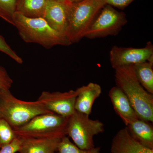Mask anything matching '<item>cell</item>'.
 <instances>
[{
  "label": "cell",
  "instance_id": "cell-1",
  "mask_svg": "<svg viewBox=\"0 0 153 153\" xmlns=\"http://www.w3.org/2000/svg\"><path fill=\"white\" fill-rule=\"evenodd\" d=\"M114 70L116 86L125 94L139 118L152 123L153 94L141 85L133 65L122 66Z\"/></svg>",
  "mask_w": 153,
  "mask_h": 153
},
{
  "label": "cell",
  "instance_id": "cell-2",
  "mask_svg": "<svg viewBox=\"0 0 153 153\" xmlns=\"http://www.w3.org/2000/svg\"><path fill=\"white\" fill-rule=\"evenodd\" d=\"M13 22L19 36L26 43L38 44L48 49L71 44L66 36L52 29L44 18H28L16 12Z\"/></svg>",
  "mask_w": 153,
  "mask_h": 153
},
{
  "label": "cell",
  "instance_id": "cell-3",
  "mask_svg": "<svg viewBox=\"0 0 153 153\" xmlns=\"http://www.w3.org/2000/svg\"><path fill=\"white\" fill-rule=\"evenodd\" d=\"M105 5L104 0H83L69 4L66 36L71 44L85 38L86 32Z\"/></svg>",
  "mask_w": 153,
  "mask_h": 153
},
{
  "label": "cell",
  "instance_id": "cell-4",
  "mask_svg": "<svg viewBox=\"0 0 153 153\" xmlns=\"http://www.w3.org/2000/svg\"><path fill=\"white\" fill-rule=\"evenodd\" d=\"M50 113L37 101L20 100L10 90L0 89V118L7 121L13 129L22 126L38 115Z\"/></svg>",
  "mask_w": 153,
  "mask_h": 153
},
{
  "label": "cell",
  "instance_id": "cell-5",
  "mask_svg": "<svg viewBox=\"0 0 153 153\" xmlns=\"http://www.w3.org/2000/svg\"><path fill=\"white\" fill-rule=\"evenodd\" d=\"M68 117L53 113L38 115L22 126L13 129L14 132L17 136L24 137H63L67 135Z\"/></svg>",
  "mask_w": 153,
  "mask_h": 153
},
{
  "label": "cell",
  "instance_id": "cell-6",
  "mask_svg": "<svg viewBox=\"0 0 153 153\" xmlns=\"http://www.w3.org/2000/svg\"><path fill=\"white\" fill-rule=\"evenodd\" d=\"M104 131L103 123L98 120L91 119L88 115L75 111L68 117L66 134L82 149L94 148V137Z\"/></svg>",
  "mask_w": 153,
  "mask_h": 153
},
{
  "label": "cell",
  "instance_id": "cell-7",
  "mask_svg": "<svg viewBox=\"0 0 153 153\" xmlns=\"http://www.w3.org/2000/svg\"><path fill=\"white\" fill-rule=\"evenodd\" d=\"M127 22L124 13L105 5L86 32L85 38L93 39L117 36Z\"/></svg>",
  "mask_w": 153,
  "mask_h": 153
},
{
  "label": "cell",
  "instance_id": "cell-8",
  "mask_svg": "<svg viewBox=\"0 0 153 153\" xmlns=\"http://www.w3.org/2000/svg\"><path fill=\"white\" fill-rule=\"evenodd\" d=\"M77 89L66 92L44 91L36 101L49 112L68 117L75 112Z\"/></svg>",
  "mask_w": 153,
  "mask_h": 153
},
{
  "label": "cell",
  "instance_id": "cell-9",
  "mask_svg": "<svg viewBox=\"0 0 153 153\" xmlns=\"http://www.w3.org/2000/svg\"><path fill=\"white\" fill-rule=\"evenodd\" d=\"M111 65L114 69L149 61L153 62V45L148 42L143 48L113 46L109 54Z\"/></svg>",
  "mask_w": 153,
  "mask_h": 153
},
{
  "label": "cell",
  "instance_id": "cell-10",
  "mask_svg": "<svg viewBox=\"0 0 153 153\" xmlns=\"http://www.w3.org/2000/svg\"><path fill=\"white\" fill-rule=\"evenodd\" d=\"M69 4L49 0L44 19L55 31L66 36L68 29Z\"/></svg>",
  "mask_w": 153,
  "mask_h": 153
},
{
  "label": "cell",
  "instance_id": "cell-11",
  "mask_svg": "<svg viewBox=\"0 0 153 153\" xmlns=\"http://www.w3.org/2000/svg\"><path fill=\"white\" fill-rule=\"evenodd\" d=\"M111 153H153V149L140 143L132 136L126 127L121 129L114 137Z\"/></svg>",
  "mask_w": 153,
  "mask_h": 153
},
{
  "label": "cell",
  "instance_id": "cell-12",
  "mask_svg": "<svg viewBox=\"0 0 153 153\" xmlns=\"http://www.w3.org/2000/svg\"><path fill=\"white\" fill-rule=\"evenodd\" d=\"M108 96L115 111L126 126L139 118L127 97L119 88L116 85L111 88Z\"/></svg>",
  "mask_w": 153,
  "mask_h": 153
},
{
  "label": "cell",
  "instance_id": "cell-13",
  "mask_svg": "<svg viewBox=\"0 0 153 153\" xmlns=\"http://www.w3.org/2000/svg\"><path fill=\"white\" fill-rule=\"evenodd\" d=\"M20 153H54L63 137L33 138L21 137Z\"/></svg>",
  "mask_w": 153,
  "mask_h": 153
},
{
  "label": "cell",
  "instance_id": "cell-14",
  "mask_svg": "<svg viewBox=\"0 0 153 153\" xmlns=\"http://www.w3.org/2000/svg\"><path fill=\"white\" fill-rule=\"evenodd\" d=\"M78 94L76 99V111L90 115L96 100L102 93L101 86L97 83L90 82L77 88Z\"/></svg>",
  "mask_w": 153,
  "mask_h": 153
},
{
  "label": "cell",
  "instance_id": "cell-15",
  "mask_svg": "<svg viewBox=\"0 0 153 153\" xmlns=\"http://www.w3.org/2000/svg\"><path fill=\"white\" fill-rule=\"evenodd\" d=\"M152 123L139 118L126 127L132 136L140 143L153 149V127Z\"/></svg>",
  "mask_w": 153,
  "mask_h": 153
},
{
  "label": "cell",
  "instance_id": "cell-16",
  "mask_svg": "<svg viewBox=\"0 0 153 153\" xmlns=\"http://www.w3.org/2000/svg\"><path fill=\"white\" fill-rule=\"evenodd\" d=\"M49 0H17L16 11L30 18H44Z\"/></svg>",
  "mask_w": 153,
  "mask_h": 153
},
{
  "label": "cell",
  "instance_id": "cell-17",
  "mask_svg": "<svg viewBox=\"0 0 153 153\" xmlns=\"http://www.w3.org/2000/svg\"><path fill=\"white\" fill-rule=\"evenodd\" d=\"M134 70L141 85L153 94V62L146 61L133 65Z\"/></svg>",
  "mask_w": 153,
  "mask_h": 153
},
{
  "label": "cell",
  "instance_id": "cell-18",
  "mask_svg": "<svg viewBox=\"0 0 153 153\" xmlns=\"http://www.w3.org/2000/svg\"><path fill=\"white\" fill-rule=\"evenodd\" d=\"M57 153H100V148L82 149L73 143L66 135L60 140L57 149Z\"/></svg>",
  "mask_w": 153,
  "mask_h": 153
},
{
  "label": "cell",
  "instance_id": "cell-19",
  "mask_svg": "<svg viewBox=\"0 0 153 153\" xmlns=\"http://www.w3.org/2000/svg\"><path fill=\"white\" fill-rule=\"evenodd\" d=\"M17 0H0V18L14 26Z\"/></svg>",
  "mask_w": 153,
  "mask_h": 153
},
{
  "label": "cell",
  "instance_id": "cell-20",
  "mask_svg": "<svg viewBox=\"0 0 153 153\" xmlns=\"http://www.w3.org/2000/svg\"><path fill=\"white\" fill-rule=\"evenodd\" d=\"M16 137L10 124L4 119L0 118V148L10 143Z\"/></svg>",
  "mask_w": 153,
  "mask_h": 153
},
{
  "label": "cell",
  "instance_id": "cell-21",
  "mask_svg": "<svg viewBox=\"0 0 153 153\" xmlns=\"http://www.w3.org/2000/svg\"><path fill=\"white\" fill-rule=\"evenodd\" d=\"M0 52L4 53L19 64H22L23 60L14 51L6 42L3 36L0 35Z\"/></svg>",
  "mask_w": 153,
  "mask_h": 153
},
{
  "label": "cell",
  "instance_id": "cell-22",
  "mask_svg": "<svg viewBox=\"0 0 153 153\" xmlns=\"http://www.w3.org/2000/svg\"><path fill=\"white\" fill-rule=\"evenodd\" d=\"M13 81L7 71L0 63V89L10 90Z\"/></svg>",
  "mask_w": 153,
  "mask_h": 153
},
{
  "label": "cell",
  "instance_id": "cell-23",
  "mask_svg": "<svg viewBox=\"0 0 153 153\" xmlns=\"http://www.w3.org/2000/svg\"><path fill=\"white\" fill-rule=\"evenodd\" d=\"M22 144L21 137H16L10 143L1 148L0 153H16L19 152Z\"/></svg>",
  "mask_w": 153,
  "mask_h": 153
},
{
  "label": "cell",
  "instance_id": "cell-24",
  "mask_svg": "<svg viewBox=\"0 0 153 153\" xmlns=\"http://www.w3.org/2000/svg\"><path fill=\"white\" fill-rule=\"evenodd\" d=\"M105 4L123 10L135 0H104Z\"/></svg>",
  "mask_w": 153,
  "mask_h": 153
},
{
  "label": "cell",
  "instance_id": "cell-25",
  "mask_svg": "<svg viewBox=\"0 0 153 153\" xmlns=\"http://www.w3.org/2000/svg\"><path fill=\"white\" fill-rule=\"evenodd\" d=\"M83 0H66V2L68 3V4H74V3H76L81 1Z\"/></svg>",
  "mask_w": 153,
  "mask_h": 153
},
{
  "label": "cell",
  "instance_id": "cell-26",
  "mask_svg": "<svg viewBox=\"0 0 153 153\" xmlns=\"http://www.w3.org/2000/svg\"><path fill=\"white\" fill-rule=\"evenodd\" d=\"M53 1L60 2H66V0H53Z\"/></svg>",
  "mask_w": 153,
  "mask_h": 153
},
{
  "label": "cell",
  "instance_id": "cell-27",
  "mask_svg": "<svg viewBox=\"0 0 153 153\" xmlns=\"http://www.w3.org/2000/svg\"><path fill=\"white\" fill-rule=\"evenodd\" d=\"M56 153L55 152V153Z\"/></svg>",
  "mask_w": 153,
  "mask_h": 153
}]
</instances>
